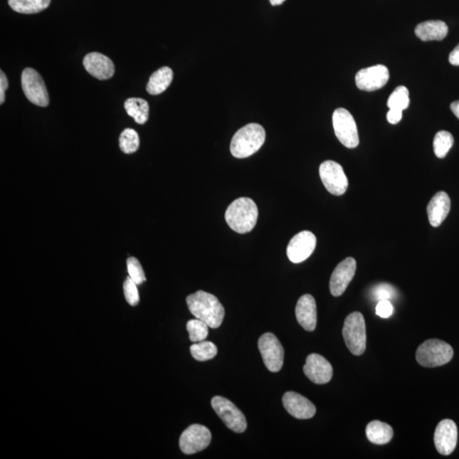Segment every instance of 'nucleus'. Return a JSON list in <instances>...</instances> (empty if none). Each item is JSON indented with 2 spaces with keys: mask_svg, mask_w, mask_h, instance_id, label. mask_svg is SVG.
<instances>
[{
  "mask_svg": "<svg viewBox=\"0 0 459 459\" xmlns=\"http://www.w3.org/2000/svg\"><path fill=\"white\" fill-rule=\"evenodd\" d=\"M188 309L195 318L206 322L211 329H218L225 317V309L217 297L199 290L187 297Z\"/></svg>",
  "mask_w": 459,
  "mask_h": 459,
  "instance_id": "f257e3e1",
  "label": "nucleus"
},
{
  "mask_svg": "<svg viewBox=\"0 0 459 459\" xmlns=\"http://www.w3.org/2000/svg\"><path fill=\"white\" fill-rule=\"evenodd\" d=\"M258 214L257 205L251 199L240 198L227 208L225 218L231 230L245 234L255 228Z\"/></svg>",
  "mask_w": 459,
  "mask_h": 459,
  "instance_id": "f03ea898",
  "label": "nucleus"
},
{
  "mask_svg": "<svg viewBox=\"0 0 459 459\" xmlns=\"http://www.w3.org/2000/svg\"><path fill=\"white\" fill-rule=\"evenodd\" d=\"M265 141V131L258 124H249L234 134L231 152L237 159H246L259 151Z\"/></svg>",
  "mask_w": 459,
  "mask_h": 459,
  "instance_id": "7ed1b4c3",
  "label": "nucleus"
},
{
  "mask_svg": "<svg viewBox=\"0 0 459 459\" xmlns=\"http://www.w3.org/2000/svg\"><path fill=\"white\" fill-rule=\"evenodd\" d=\"M453 357L451 345L440 339H428L416 352V359L425 367H436L448 364Z\"/></svg>",
  "mask_w": 459,
  "mask_h": 459,
  "instance_id": "20e7f679",
  "label": "nucleus"
},
{
  "mask_svg": "<svg viewBox=\"0 0 459 459\" xmlns=\"http://www.w3.org/2000/svg\"><path fill=\"white\" fill-rule=\"evenodd\" d=\"M344 343L353 355L361 356L366 344V323L360 312H353L345 319L343 327Z\"/></svg>",
  "mask_w": 459,
  "mask_h": 459,
  "instance_id": "39448f33",
  "label": "nucleus"
},
{
  "mask_svg": "<svg viewBox=\"0 0 459 459\" xmlns=\"http://www.w3.org/2000/svg\"><path fill=\"white\" fill-rule=\"evenodd\" d=\"M333 125L336 137L347 148H356L359 144L355 120L347 109L338 108L333 115Z\"/></svg>",
  "mask_w": 459,
  "mask_h": 459,
  "instance_id": "423d86ee",
  "label": "nucleus"
},
{
  "mask_svg": "<svg viewBox=\"0 0 459 459\" xmlns=\"http://www.w3.org/2000/svg\"><path fill=\"white\" fill-rule=\"evenodd\" d=\"M21 87L30 102L46 107L50 103L49 95L41 74L33 68H26L21 73Z\"/></svg>",
  "mask_w": 459,
  "mask_h": 459,
  "instance_id": "0eeeda50",
  "label": "nucleus"
},
{
  "mask_svg": "<svg viewBox=\"0 0 459 459\" xmlns=\"http://www.w3.org/2000/svg\"><path fill=\"white\" fill-rule=\"evenodd\" d=\"M211 405L218 416L230 430L236 433H243L246 431V418L233 402L225 397L214 396L211 401Z\"/></svg>",
  "mask_w": 459,
  "mask_h": 459,
  "instance_id": "6e6552de",
  "label": "nucleus"
},
{
  "mask_svg": "<svg viewBox=\"0 0 459 459\" xmlns=\"http://www.w3.org/2000/svg\"><path fill=\"white\" fill-rule=\"evenodd\" d=\"M321 180L331 194L341 196L348 188V179L342 166L334 161L323 162L319 168Z\"/></svg>",
  "mask_w": 459,
  "mask_h": 459,
  "instance_id": "1a4fd4ad",
  "label": "nucleus"
},
{
  "mask_svg": "<svg viewBox=\"0 0 459 459\" xmlns=\"http://www.w3.org/2000/svg\"><path fill=\"white\" fill-rule=\"evenodd\" d=\"M264 364L273 373L282 369L284 360V349L280 341L272 333L262 335L258 342Z\"/></svg>",
  "mask_w": 459,
  "mask_h": 459,
  "instance_id": "9d476101",
  "label": "nucleus"
},
{
  "mask_svg": "<svg viewBox=\"0 0 459 459\" xmlns=\"http://www.w3.org/2000/svg\"><path fill=\"white\" fill-rule=\"evenodd\" d=\"M211 432L207 427L192 425L182 433L180 448L182 453L191 455L206 449L211 441Z\"/></svg>",
  "mask_w": 459,
  "mask_h": 459,
  "instance_id": "9b49d317",
  "label": "nucleus"
},
{
  "mask_svg": "<svg viewBox=\"0 0 459 459\" xmlns=\"http://www.w3.org/2000/svg\"><path fill=\"white\" fill-rule=\"evenodd\" d=\"M317 238L309 231L295 236L287 245V255L292 263L299 264L307 260L316 248Z\"/></svg>",
  "mask_w": 459,
  "mask_h": 459,
  "instance_id": "f8f14e48",
  "label": "nucleus"
},
{
  "mask_svg": "<svg viewBox=\"0 0 459 459\" xmlns=\"http://www.w3.org/2000/svg\"><path fill=\"white\" fill-rule=\"evenodd\" d=\"M390 78L389 69L384 65H376L360 70L356 75L358 89L364 91H374L383 88Z\"/></svg>",
  "mask_w": 459,
  "mask_h": 459,
  "instance_id": "ddd939ff",
  "label": "nucleus"
},
{
  "mask_svg": "<svg viewBox=\"0 0 459 459\" xmlns=\"http://www.w3.org/2000/svg\"><path fill=\"white\" fill-rule=\"evenodd\" d=\"M304 373L310 381L317 384L329 383L333 378V366L330 362L318 354H310L306 358Z\"/></svg>",
  "mask_w": 459,
  "mask_h": 459,
  "instance_id": "4468645a",
  "label": "nucleus"
},
{
  "mask_svg": "<svg viewBox=\"0 0 459 459\" xmlns=\"http://www.w3.org/2000/svg\"><path fill=\"white\" fill-rule=\"evenodd\" d=\"M357 261L347 258L336 266L330 279V292L335 297L342 295L356 274Z\"/></svg>",
  "mask_w": 459,
  "mask_h": 459,
  "instance_id": "2eb2a0df",
  "label": "nucleus"
},
{
  "mask_svg": "<svg viewBox=\"0 0 459 459\" xmlns=\"http://www.w3.org/2000/svg\"><path fill=\"white\" fill-rule=\"evenodd\" d=\"M434 440L437 451L441 455H450L455 449L458 441V428L451 419H444L437 426Z\"/></svg>",
  "mask_w": 459,
  "mask_h": 459,
  "instance_id": "dca6fc26",
  "label": "nucleus"
},
{
  "mask_svg": "<svg viewBox=\"0 0 459 459\" xmlns=\"http://www.w3.org/2000/svg\"><path fill=\"white\" fill-rule=\"evenodd\" d=\"M283 404L287 412L298 419H309L316 414V406L298 393L288 391L283 395Z\"/></svg>",
  "mask_w": 459,
  "mask_h": 459,
  "instance_id": "f3484780",
  "label": "nucleus"
},
{
  "mask_svg": "<svg viewBox=\"0 0 459 459\" xmlns=\"http://www.w3.org/2000/svg\"><path fill=\"white\" fill-rule=\"evenodd\" d=\"M83 64L86 71L97 80H107L115 75V68L112 60L98 52L87 55Z\"/></svg>",
  "mask_w": 459,
  "mask_h": 459,
  "instance_id": "a211bd4d",
  "label": "nucleus"
},
{
  "mask_svg": "<svg viewBox=\"0 0 459 459\" xmlns=\"http://www.w3.org/2000/svg\"><path fill=\"white\" fill-rule=\"evenodd\" d=\"M295 315L297 321L305 330L312 332L316 329L317 322V304L312 295H305L300 297L296 305Z\"/></svg>",
  "mask_w": 459,
  "mask_h": 459,
  "instance_id": "6ab92c4d",
  "label": "nucleus"
},
{
  "mask_svg": "<svg viewBox=\"0 0 459 459\" xmlns=\"http://www.w3.org/2000/svg\"><path fill=\"white\" fill-rule=\"evenodd\" d=\"M451 209V200L445 191H439L428 204L427 213L431 225L438 227L448 217Z\"/></svg>",
  "mask_w": 459,
  "mask_h": 459,
  "instance_id": "aec40b11",
  "label": "nucleus"
},
{
  "mask_svg": "<svg viewBox=\"0 0 459 459\" xmlns=\"http://www.w3.org/2000/svg\"><path fill=\"white\" fill-rule=\"evenodd\" d=\"M448 33V25L443 21H427L419 23L415 28V34L422 41H440Z\"/></svg>",
  "mask_w": 459,
  "mask_h": 459,
  "instance_id": "412c9836",
  "label": "nucleus"
},
{
  "mask_svg": "<svg viewBox=\"0 0 459 459\" xmlns=\"http://www.w3.org/2000/svg\"><path fill=\"white\" fill-rule=\"evenodd\" d=\"M173 77L172 69L169 67L157 70L152 74L147 85V91L153 95L163 93L172 85Z\"/></svg>",
  "mask_w": 459,
  "mask_h": 459,
  "instance_id": "4be33fe9",
  "label": "nucleus"
},
{
  "mask_svg": "<svg viewBox=\"0 0 459 459\" xmlns=\"http://www.w3.org/2000/svg\"><path fill=\"white\" fill-rule=\"evenodd\" d=\"M366 435L370 443L384 445L390 443L394 431L388 423L378 421H371L366 428Z\"/></svg>",
  "mask_w": 459,
  "mask_h": 459,
  "instance_id": "5701e85b",
  "label": "nucleus"
},
{
  "mask_svg": "<svg viewBox=\"0 0 459 459\" xmlns=\"http://www.w3.org/2000/svg\"><path fill=\"white\" fill-rule=\"evenodd\" d=\"M126 112L139 125H144L149 117V105L142 98H130L125 102Z\"/></svg>",
  "mask_w": 459,
  "mask_h": 459,
  "instance_id": "b1692460",
  "label": "nucleus"
},
{
  "mask_svg": "<svg viewBox=\"0 0 459 459\" xmlns=\"http://www.w3.org/2000/svg\"><path fill=\"white\" fill-rule=\"evenodd\" d=\"M51 0H9L13 11L21 14H35L49 7Z\"/></svg>",
  "mask_w": 459,
  "mask_h": 459,
  "instance_id": "393cba45",
  "label": "nucleus"
},
{
  "mask_svg": "<svg viewBox=\"0 0 459 459\" xmlns=\"http://www.w3.org/2000/svg\"><path fill=\"white\" fill-rule=\"evenodd\" d=\"M190 351L192 357L199 362L211 360L217 355L218 352L216 344L204 340L192 344Z\"/></svg>",
  "mask_w": 459,
  "mask_h": 459,
  "instance_id": "a878e982",
  "label": "nucleus"
},
{
  "mask_svg": "<svg viewBox=\"0 0 459 459\" xmlns=\"http://www.w3.org/2000/svg\"><path fill=\"white\" fill-rule=\"evenodd\" d=\"M454 139L451 133L448 131H439L434 138V152L439 159H444L447 156L450 149L453 146Z\"/></svg>",
  "mask_w": 459,
  "mask_h": 459,
  "instance_id": "bb28decb",
  "label": "nucleus"
},
{
  "mask_svg": "<svg viewBox=\"0 0 459 459\" xmlns=\"http://www.w3.org/2000/svg\"><path fill=\"white\" fill-rule=\"evenodd\" d=\"M410 103L409 91L405 86H399L392 92L388 100L387 106L390 109H396L403 112Z\"/></svg>",
  "mask_w": 459,
  "mask_h": 459,
  "instance_id": "cd10ccee",
  "label": "nucleus"
},
{
  "mask_svg": "<svg viewBox=\"0 0 459 459\" xmlns=\"http://www.w3.org/2000/svg\"><path fill=\"white\" fill-rule=\"evenodd\" d=\"M120 147L122 152L131 154L139 149V135L133 129H126L120 134Z\"/></svg>",
  "mask_w": 459,
  "mask_h": 459,
  "instance_id": "c85d7f7f",
  "label": "nucleus"
},
{
  "mask_svg": "<svg viewBox=\"0 0 459 459\" xmlns=\"http://www.w3.org/2000/svg\"><path fill=\"white\" fill-rule=\"evenodd\" d=\"M209 325L199 319H192L187 322L186 329L191 342L198 343L206 339L209 335Z\"/></svg>",
  "mask_w": 459,
  "mask_h": 459,
  "instance_id": "c756f323",
  "label": "nucleus"
},
{
  "mask_svg": "<svg viewBox=\"0 0 459 459\" xmlns=\"http://www.w3.org/2000/svg\"><path fill=\"white\" fill-rule=\"evenodd\" d=\"M127 268H128V273L130 278L133 280V281L137 284V285H141L144 282H146V275L144 273V270L141 263L134 257H130L127 260Z\"/></svg>",
  "mask_w": 459,
  "mask_h": 459,
  "instance_id": "7c9ffc66",
  "label": "nucleus"
},
{
  "mask_svg": "<svg viewBox=\"0 0 459 459\" xmlns=\"http://www.w3.org/2000/svg\"><path fill=\"white\" fill-rule=\"evenodd\" d=\"M137 284L135 283L130 277L127 278L124 283L125 297L130 305L135 306L139 302V295L137 288Z\"/></svg>",
  "mask_w": 459,
  "mask_h": 459,
  "instance_id": "2f4dec72",
  "label": "nucleus"
},
{
  "mask_svg": "<svg viewBox=\"0 0 459 459\" xmlns=\"http://www.w3.org/2000/svg\"><path fill=\"white\" fill-rule=\"evenodd\" d=\"M396 295L395 288L390 284L382 283L375 287L373 290V295L376 300H390L394 298Z\"/></svg>",
  "mask_w": 459,
  "mask_h": 459,
  "instance_id": "473e14b6",
  "label": "nucleus"
},
{
  "mask_svg": "<svg viewBox=\"0 0 459 459\" xmlns=\"http://www.w3.org/2000/svg\"><path fill=\"white\" fill-rule=\"evenodd\" d=\"M394 312V307L390 300H380L376 306V314L382 318H388L391 316Z\"/></svg>",
  "mask_w": 459,
  "mask_h": 459,
  "instance_id": "72a5a7b5",
  "label": "nucleus"
},
{
  "mask_svg": "<svg viewBox=\"0 0 459 459\" xmlns=\"http://www.w3.org/2000/svg\"><path fill=\"white\" fill-rule=\"evenodd\" d=\"M387 120L391 125H396L402 119V111L390 109L387 112Z\"/></svg>",
  "mask_w": 459,
  "mask_h": 459,
  "instance_id": "f704fd0d",
  "label": "nucleus"
},
{
  "mask_svg": "<svg viewBox=\"0 0 459 459\" xmlns=\"http://www.w3.org/2000/svg\"><path fill=\"white\" fill-rule=\"evenodd\" d=\"M8 88V80L6 74L3 71L0 73V103L4 102V92Z\"/></svg>",
  "mask_w": 459,
  "mask_h": 459,
  "instance_id": "c9c22d12",
  "label": "nucleus"
},
{
  "mask_svg": "<svg viewBox=\"0 0 459 459\" xmlns=\"http://www.w3.org/2000/svg\"><path fill=\"white\" fill-rule=\"evenodd\" d=\"M449 63L453 65H459V43L450 54Z\"/></svg>",
  "mask_w": 459,
  "mask_h": 459,
  "instance_id": "e433bc0d",
  "label": "nucleus"
},
{
  "mask_svg": "<svg viewBox=\"0 0 459 459\" xmlns=\"http://www.w3.org/2000/svg\"><path fill=\"white\" fill-rule=\"evenodd\" d=\"M451 110L453 112V115H455L459 120V100L454 102L451 104Z\"/></svg>",
  "mask_w": 459,
  "mask_h": 459,
  "instance_id": "4c0bfd02",
  "label": "nucleus"
},
{
  "mask_svg": "<svg viewBox=\"0 0 459 459\" xmlns=\"http://www.w3.org/2000/svg\"><path fill=\"white\" fill-rule=\"evenodd\" d=\"M284 1H285V0H270V4H272L273 6H280V4H282Z\"/></svg>",
  "mask_w": 459,
  "mask_h": 459,
  "instance_id": "58836bf2",
  "label": "nucleus"
}]
</instances>
